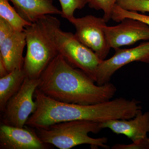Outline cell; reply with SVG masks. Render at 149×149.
<instances>
[{
  "mask_svg": "<svg viewBox=\"0 0 149 149\" xmlns=\"http://www.w3.org/2000/svg\"><path fill=\"white\" fill-rule=\"evenodd\" d=\"M25 125L20 128L2 123L0 126V149L50 148L51 145L41 141L34 128Z\"/></svg>",
  "mask_w": 149,
  "mask_h": 149,
  "instance_id": "cell-10",
  "label": "cell"
},
{
  "mask_svg": "<svg viewBox=\"0 0 149 149\" xmlns=\"http://www.w3.org/2000/svg\"><path fill=\"white\" fill-rule=\"evenodd\" d=\"M99 123L88 120H74L59 123L46 128L35 129L41 141L60 149H70L88 144L94 148L109 149L106 137L93 138L90 133L97 134L102 130Z\"/></svg>",
  "mask_w": 149,
  "mask_h": 149,
  "instance_id": "cell-4",
  "label": "cell"
},
{
  "mask_svg": "<svg viewBox=\"0 0 149 149\" xmlns=\"http://www.w3.org/2000/svg\"><path fill=\"white\" fill-rule=\"evenodd\" d=\"M110 47L113 49L133 45L141 40H149V25L132 18H125L114 26H105Z\"/></svg>",
  "mask_w": 149,
  "mask_h": 149,
  "instance_id": "cell-9",
  "label": "cell"
},
{
  "mask_svg": "<svg viewBox=\"0 0 149 149\" xmlns=\"http://www.w3.org/2000/svg\"><path fill=\"white\" fill-rule=\"evenodd\" d=\"M22 18L33 23L47 15L58 14L62 12L53 5V0H8Z\"/></svg>",
  "mask_w": 149,
  "mask_h": 149,
  "instance_id": "cell-13",
  "label": "cell"
},
{
  "mask_svg": "<svg viewBox=\"0 0 149 149\" xmlns=\"http://www.w3.org/2000/svg\"><path fill=\"white\" fill-rule=\"evenodd\" d=\"M112 149H149V138L147 136L139 141L133 142L131 144H116L111 147Z\"/></svg>",
  "mask_w": 149,
  "mask_h": 149,
  "instance_id": "cell-20",
  "label": "cell"
},
{
  "mask_svg": "<svg viewBox=\"0 0 149 149\" xmlns=\"http://www.w3.org/2000/svg\"><path fill=\"white\" fill-rule=\"evenodd\" d=\"M8 73V71L3 63L1 60L0 59V78L4 77Z\"/></svg>",
  "mask_w": 149,
  "mask_h": 149,
  "instance_id": "cell-22",
  "label": "cell"
},
{
  "mask_svg": "<svg viewBox=\"0 0 149 149\" xmlns=\"http://www.w3.org/2000/svg\"><path fill=\"white\" fill-rule=\"evenodd\" d=\"M127 18L137 19L149 25L148 15L141 14L137 12L123 9L116 4L113 8L111 19L115 22H120L124 19Z\"/></svg>",
  "mask_w": 149,
  "mask_h": 149,
  "instance_id": "cell-16",
  "label": "cell"
},
{
  "mask_svg": "<svg viewBox=\"0 0 149 149\" xmlns=\"http://www.w3.org/2000/svg\"><path fill=\"white\" fill-rule=\"evenodd\" d=\"M0 17L8 22L15 31L23 32L24 28L32 23L24 20L14 8L10 5L8 0H0Z\"/></svg>",
  "mask_w": 149,
  "mask_h": 149,
  "instance_id": "cell-15",
  "label": "cell"
},
{
  "mask_svg": "<svg viewBox=\"0 0 149 149\" xmlns=\"http://www.w3.org/2000/svg\"><path fill=\"white\" fill-rule=\"evenodd\" d=\"M25 45L26 35L24 31L15 30L0 44V59L8 72L23 68L24 58L22 54Z\"/></svg>",
  "mask_w": 149,
  "mask_h": 149,
  "instance_id": "cell-12",
  "label": "cell"
},
{
  "mask_svg": "<svg viewBox=\"0 0 149 149\" xmlns=\"http://www.w3.org/2000/svg\"><path fill=\"white\" fill-rule=\"evenodd\" d=\"M114 54L100 63L97 71L96 83L99 85L109 83L117 70L133 62L149 63V41L141 43L135 47L115 49Z\"/></svg>",
  "mask_w": 149,
  "mask_h": 149,
  "instance_id": "cell-8",
  "label": "cell"
},
{
  "mask_svg": "<svg viewBox=\"0 0 149 149\" xmlns=\"http://www.w3.org/2000/svg\"><path fill=\"white\" fill-rule=\"evenodd\" d=\"M14 30L8 22L0 17V44L11 35Z\"/></svg>",
  "mask_w": 149,
  "mask_h": 149,
  "instance_id": "cell-21",
  "label": "cell"
},
{
  "mask_svg": "<svg viewBox=\"0 0 149 149\" xmlns=\"http://www.w3.org/2000/svg\"><path fill=\"white\" fill-rule=\"evenodd\" d=\"M116 4L126 10L149 12V0H117Z\"/></svg>",
  "mask_w": 149,
  "mask_h": 149,
  "instance_id": "cell-19",
  "label": "cell"
},
{
  "mask_svg": "<svg viewBox=\"0 0 149 149\" xmlns=\"http://www.w3.org/2000/svg\"><path fill=\"white\" fill-rule=\"evenodd\" d=\"M38 21L58 53L96 83L98 68L102 61L92 49L81 42L74 34L61 30L59 20L56 17L47 15Z\"/></svg>",
  "mask_w": 149,
  "mask_h": 149,
  "instance_id": "cell-3",
  "label": "cell"
},
{
  "mask_svg": "<svg viewBox=\"0 0 149 149\" xmlns=\"http://www.w3.org/2000/svg\"><path fill=\"white\" fill-rule=\"evenodd\" d=\"M34 96L37 108L25 125L35 129L74 120H91L100 123L119 117V106L114 100L90 105L68 103L51 98L37 88Z\"/></svg>",
  "mask_w": 149,
  "mask_h": 149,
  "instance_id": "cell-2",
  "label": "cell"
},
{
  "mask_svg": "<svg viewBox=\"0 0 149 149\" xmlns=\"http://www.w3.org/2000/svg\"><path fill=\"white\" fill-rule=\"evenodd\" d=\"M27 77L23 68L16 69L0 78V110L4 111L10 99L21 88Z\"/></svg>",
  "mask_w": 149,
  "mask_h": 149,
  "instance_id": "cell-14",
  "label": "cell"
},
{
  "mask_svg": "<svg viewBox=\"0 0 149 149\" xmlns=\"http://www.w3.org/2000/svg\"><path fill=\"white\" fill-rule=\"evenodd\" d=\"M117 0H89L88 5L91 8L104 12L103 18L106 22L111 18L113 10Z\"/></svg>",
  "mask_w": 149,
  "mask_h": 149,
  "instance_id": "cell-18",
  "label": "cell"
},
{
  "mask_svg": "<svg viewBox=\"0 0 149 149\" xmlns=\"http://www.w3.org/2000/svg\"><path fill=\"white\" fill-rule=\"evenodd\" d=\"M40 78H25L21 88L8 102L2 118V123L23 128L37 108L33 97L40 83Z\"/></svg>",
  "mask_w": 149,
  "mask_h": 149,
  "instance_id": "cell-6",
  "label": "cell"
},
{
  "mask_svg": "<svg viewBox=\"0 0 149 149\" xmlns=\"http://www.w3.org/2000/svg\"><path fill=\"white\" fill-rule=\"evenodd\" d=\"M40 79L39 91L51 98L68 103L90 105L106 102L111 100L117 91L110 82L97 85L60 54L48 65Z\"/></svg>",
  "mask_w": 149,
  "mask_h": 149,
  "instance_id": "cell-1",
  "label": "cell"
},
{
  "mask_svg": "<svg viewBox=\"0 0 149 149\" xmlns=\"http://www.w3.org/2000/svg\"><path fill=\"white\" fill-rule=\"evenodd\" d=\"M61 7V16L69 20L74 16V11L81 9L88 4L89 0H59Z\"/></svg>",
  "mask_w": 149,
  "mask_h": 149,
  "instance_id": "cell-17",
  "label": "cell"
},
{
  "mask_svg": "<svg viewBox=\"0 0 149 149\" xmlns=\"http://www.w3.org/2000/svg\"><path fill=\"white\" fill-rule=\"evenodd\" d=\"M68 21L75 27L74 35L79 41L92 49L101 60H105L111 48L104 30L107 22L103 17L88 15L80 18L73 17Z\"/></svg>",
  "mask_w": 149,
  "mask_h": 149,
  "instance_id": "cell-7",
  "label": "cell"
},
{
  "mask_svg": "<svg viewBox=\"0 0 149 149\" xmlns=\"http://www.w3.org/2000/svg\"><path fill=\"white\" fill-rule=\"evenodd\" d=\"M102 129L109 128L118 135H123L132 142L147 137L149 132V111L139 112L136 116L128 119H116L100 123Z\"/></svg>",
  "mask_w": 149,
  "mask_h": 149,
  "instance_id": "cell-11",
  "label": "cell"
},
{
  "mask_svg": "<svg viewBox=\"0 0 149 149\" xmlns=\"http://www.w3.org/2000/svg\"><path fill=\"white\" fill-rule=\"evenodd\" d=\"M24 32L27 50L23 68L27 77L38 79L58 53L38 20L26 26Z\"/></svg>",
  "mask_w": 149,
  "mask_h": 149,
  "instance_id": "cell-5",
  "label": "cell"
}]
</instances>
